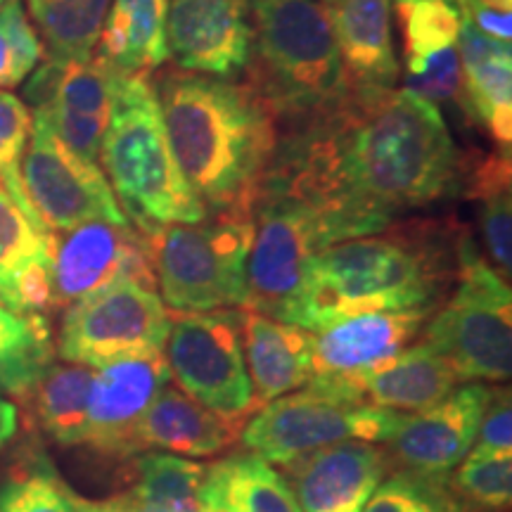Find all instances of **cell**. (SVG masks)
I'll return each instance as SVG.
<instances>
[{
  "instance_id": "6da1fadb",
  "label": "cell",
  "mask_w": 512,
  "mask_h": 512,
  "mask_svg": "<svg viewBox=\"0 0 512 512\" xmlns=\"http://www.w3.org/2000/svg\"><path fill=\"white\" fill-rule=\"evenodd\" d=\"M264 181L316 204L354 240L456 195L465 159L439 107L406 88H351L335 110L280 133Z\"/></svg>"
},
{
  "instance_id": "7a4b0ae2",
  "label": "cell",
  "mask_w": 512,
  "mask_h": 512,
  "mask_svg": "<svg viewBox=\"0 0 512 512\" xmlns=\"http://www.w3.org/2000/svg\"><path fill=\"white\" fill-rule=\"evenodd\" d=\"M171 150L207 214L254 211L278 147V121L247 83L166 72L155 83Z\"/></svg>"
},
{
  "instance_id": "3957f363",
  "label": "cell",
  "mask_w": 512,
  "mask_h": 512,
  "mask_svg": "<svg viewBox=\"0 0 512 512\" xmlns=\"http://www.w3.org/2000/svg\"><path fill=\"white\" fill-rule=\"evenodd\" d=\"M453 252L425 223L337 242L311 256L280 320L318 332L363 313L432 311L456 278Z\"/></svg>"
},
{
  "instance_id": "277c9868",
  "label": "cell",
  "mask_w": 512,
  "mask_h": 512,
  "mask_svg": "<svg viewBox=\"0 0 512 512\" xmlns=\"http://www.w3.org/2000/svg\"><path fill=\"white\" fill-rule=\"evenodd\" d=\"M247 86L275 121L302 124L351 93L325 5L313 0H252Z\"/></svg>"
},
{
  "instance_id": "5b68a950",
  "label": "cell",
  "mask_w": 512,
  "mask_h": 512,
  "mask_svg": "<svg viewBox=\"0 0 512 512\" xmlns=\"http://www.w3.org/2000/svg\"><path fill=\"white\" fill-rule=\"evenodd\" d=\"M98 164L126 219L145 238L209 216L171 150L150 74H121Z\"/></svg>"
},
{
  "instance_id": "8992f818",
  "label": "cell",
  "mask_w": 512,
  "mask_h": 512,
  "mask_svg": "<svg viewBox=\"0 0 512 512\" xmlns=\"http://www.w3.org/2000/svg\"><path fill=\"white\" fill-rule=\"evenodd\" d=\"M254 211H221L197 223H178L147 238L166 309L207 313L247 306V261Z\"/></svg>"
},
{
  "instance_id": "52a82bcc",
  "label": "cell",
  "mask_w": 512,
  "mask_h": 512,
  "mask_svg": "<svg viewBox=\"0 0 512 512\" xmlns=\"http://www.w3.org/2000/svg\"><path fill=\"white\" fill-rule=\"evenodd\" d=\"M456 290L430 318L425 344L460 380L505 382L512 373V294L465 238L456 245Z\"/></svg>"
},
{
  "instance_id": "ba28073f",
  "label": "cell",
  "mask_w": 512,
  "mask_h": 512,
  "mask_svg": "<svg viewBox=\"0 0 512 512\" xmlns=\"http://www.w3.org/2000/svg\"><path fill=\"white\" fill-rule=\"evenodd\" d=\"M344 240L342 228L316 204L271 181H261L254 200L245 309L280 320L311 256Z\"/></svg>"
},
{
  "instance_id": "9c48e42d",
  "label": "cell",
  "mask_w": 512,
  "mask_h": 512,
  "mask_svg": "<svg viewBox=\"0 0 512 512\" xmlns=\"http://www.w3.org/2000/svg\"><path fill=\"white\" fill-rule=\"evenodd\" d=\"M399 420L401 413L389 408L306 384L254 411L242 430V446L266 463L290 465L339 441L387 444Z\"/></svg>"
},
{
  "instance_id": "30bf717a",
  "label": "cell",
  "mask_w": 512,
  "mask_h": 512,
  "mask_svg": "<svg viewBox=\"0 0 512 512\" xmlns=\"http://www.w3.org/2000/svg\"><path fill=\"white\" fill-rule=\"evenodd\" d=\"M164 358L178 389L221 418H249L256 411L242 351V311L183 313L171 320Z\"/></svg>"
},
{
  "instance_id": "8fae6325",
  "label": "cell",
  "mask_w": 512,
  "mask_h": 512,
  "mask_svg": "<svg viewBox=\"0 0 512 512\" xmlns=\"http://www.w3.org/2000/svg\"><path fill=\"white\" fill-rule=\"evenodd\" d=\"M169 332L171 313L155 287L121 280L67 306L57 351L69 363L100 368L121 356L164 351Z\"/></svg>"
},
{
  "instance_id": "7c38bea8",
  "label": "cell",
  "mask_w": 512,
  "mask_h": 512,
  "mask_svg": "<svg viewBox=\"0 0 512 512\" xmlns=\"http://www.w3.org/2000/svg\"><path fill=\"white\" fill-rule=\"evenodd\" d=\"M29 140L22 157V188L48 233H64L91 221L131 223L100 164L69 150L38 114Z\"/></svg>"
},
{
  "instance_id": "4fadbf2b",
  "label": "cell",
  "mask_w": 512,
  "mask_h": 512,
  "mask_svg": "<svg viewBox=\"0 0 512 512\" xmlns=\"http://www.w3.org/2000/svg\"><path fill=\"white\" fill-rule=\"evenodd\" d=\"M121 72L100 60H48L27 76L24 100L69 150L98 164Z\"/></svg>"
},
{
  "instance_id": "5bb4252c",
  "label": "cell",
  "mask_w": 512,
  "mask_h": 512,
  "mask_svg": "<svg viewBox=\"0 0 512 512\" xmlns=\"http://www.w3.org/2000/svg\"><path fill=\"white\" fill-rule=\"evenodd\" d=\"M121 280L155 287L150 245L133 223L91 221L53 233V306H69Z\"/></svg>"
},
{
  "instance_id": "9a60e30c",
  "label": "cell",
  "mask_w": 512,
  "mask_h": 512,
  "mask_svg": "<svg viewBox=\"0 0 512 512\" xmlns=\"http://www.w3.org/2000/svg\"><path fill=\"white\" fill-rule=\"evenodd\" d=\"M432 311L363 313L313 332L309 387L366 401L361 380L411 347ZM368 403V401H366Z\"/></svg>"
},
{
  "instance_id": "2e32d148",
  "label": "cell",
  "mask_w": 512,
  "mask_h": 512,
  "mask_svg": "<svg viewBox=\"0 0 512 512\" xmlns=\"http://www.w3.org/2000/svg\"><path fill=\"white\" fill-rule=\"evenodd\" d=\"M491 399L484 384L456 387L446 399L418 413H401L387 441V453L403 472L422 482L441 484L472 451L479 422Z\"/></svg>"
},
{
  "instance_id": "e0dca14e",
  "label": "cell",
  "mask_w": 512,
  "mask_h": 512,
  "mask_svg": "<svg viewBox=\"0 0 512 512\" xmlns=\"http://www.w3.org/2000/svg\"><path fill=\"white\" fill-rule=\"evenodd\" d=\"M166 46L183 72L235 79L252 48V0H169Z\"/></svg>"
},
{
  "instance_id": "ac0fdd59",
  "label": "cell",
  "mask_w": 512,
  "mask_h": 512,
  "mask_svg": "<svg viewBox=\"0 0 512 512\" xmlns=\"http://www.w3.org/2000/svg\"><path fill=\"white\" fill-rule=\"evenodd\" d=\"M171 382L164 351L121 356L93 370L88 394L86 446L102 456H136V427Z\"/></svg>"
},
{
  "instance_id": "d6986e66",
  "label": "cell",
  "mask_w": 512,
  "mask_h": 512,
  "mask_svg": "<svg viewBox=\"0 0 512 512\" xmlns=\"http://www.w3.org/2000/svg\"><path fill=\"white\" fill-rule=\"evenodd\" d=\"M285 467L302 512H361L387 477L392 458L382 444L349 439Z\"/></svg>"
},
{
  "instance_id": "ffe728a7",
  "label": "cell",
  "mask_w": 512,
  "mask_h": 512,
  "mask_svg": "<svg viewBox=\"0 0 512 512\" xmlns=\"http://www.w3.org/2000/svg\"><path fill=\"white\" fill-rule=\"evenodd\" d=\"M463 17V15H460ZM463 107L494 138L498 150L512 143V50L510 43L479 31L463 17L458 34Z\"/></svg>"
},
{
  "instance_id": "44dd1931",
  "label": "cell",
  "mask_w": 512,
  "mask_h": 512,
  "mask_svg": "<svg viewBox=\"0 0 512 512\" xmlns=\"http://www.w3.org/2000/svg\"><path fill=\"white\" fill-rule=\"evenodd\" d=\"M242 351L256 408L297 392L311 380L313 332L299 325L245 309Z\"/></svg>"
},
{
  "instance_id": "7402d4cb",
  "label": "cell",
  "mask_w": 512,
  "mask_h": 512,
  "mask_svg": "<svg viewBox=\"0 0 512 512\" xmlns=\"http://www.w3.org/2000/svg\"><path fill=\"white\" fill-rule=\"evenodd\" d=\"M351 88H394L399 60L389 0H335L325 5Z\"/></svg>"
},
{
  "instance_id": "603a6c76",
  "label": "cell",
  "mask_w": 512,
  "mask_h": 512,
  "mask_svg": "<svg viewBox=\"0 0 512 512\" xmlns=\"http://www.w3.org/2000/svg\"><path fill=\"white\" fill-rule=\"evenodd\" d=\"M240 437V422L221 418L188 394L166 384L143 413L133 444L136 456L145 448H162L176 456H219Z\"/></svg>"
},
{
  "instance_id": "cb8c5ba5",
  "label": "cell",
  "mask_w": 512,
  "mask_h": 512,
  "mask_svg": "<svg viewBox=\"0 0 512 512\" xmlns=\"http://www.w3.org/2000/svg\"><path fill=\"white\" fill-rule=\"evenodd\" d=\"M460 377L444 356L425 342L403 349L387 366L361 380L363 399L396 413H418L446 399Z\"/></svg>"
},
{
  "instance_id": "d4e9b609",
  "label": "cell",
  "mask_w": 512,
  "mask_h": 512,
  "mask_svg": "<svg viewBox=\"0 0 512 512\" xmlns=\"http://www.w3.org/2000/svg\"><path fill=\"white\" fill-rule=\"evenodd\" d=\"M169 0H112L95 53L121 74H150L169 60Z\"/></svg>"
},
{
  "instance_id": "484cf974",
  "label": "cell",
  "mask_w": 512,
  "mask_h": 512,
  "mask_svg": "<svg viewBox=\"0 0 512 512\" xmlns=\"http://www.w3.org/2000/svg\"><path fill=\"white\" fill-rule=\"evenodd\" d=\"M200 501L207 512H302L285 475L254 453L209 465Z\"/></svg>"
},
{
  "instance_id": "4316f807",
  "label": "cell",
  "mask_w": 512,
  "mask_h": 512,
  "mask_svg": "<svg viewBox=\"0 0 512 512\" xmlns=\"http://www.w3.org/2000/svg\"><path fill=\"white\" fill-rule=\"evenodd\" d=\"M465 188L479 202V230L491 268L510 283L512 273V190L510 150L486 155L475 169H465Z\"/></svg>"
},
{
  "instance_id": "83f0119b",
  "label": "cell",
  "mask_w": 512,
  "mask_h": 512,
  "mask_svg": "<svg viewBox=\"0 0 512 512\" xmlns=\"http://www.w3.org/2000/svg\"><path fill=\"white\" fill-rule=\"evenodd\" d=\"M93 370L79 363L48 366L31 387L34 411L43 432L62 446L86 444L88 394H91Z\"/></svg>"
},
{
  "instance_id": "f1b7e54d",
  "label": "cell",
  "mask_w": 512,
  "mask_h": 512,
  "mask_svg": "<svg viewBox=\"0 0 512 512\" xmlns=\"http://www.w3.org/2000/svg\"><path fill=\"white\" fill-rule=\"evenodd\" d=\"M27 5L50 60H88L112 0H27Z\"/></svg>"
},
{
  "instance_id": "f546056e",
  "label": "cell",
  "mask_w": 512,
  "mask_h": 512,
  "mask_svg": "<svg viewBox=\"0 0 512 512\" xmlns=\"http://www.w3.org/2000/svg\"><path fill=\"white\" fill-rule=\"evenodd\" d=\"M53 358L50 330L41 313L19 316L0 306V392L27 394Z\"/></svg>"
},
{
  "instance_id": "4dcf8cb0",
  "label": "cell",
  "mask_w": 512,
  "mask_h": 512,
  "mask_svg": "<svg viewBox=\"0 0 512 512\" xmlns=\"http://www.w3.org/2000/svg\"><path fill=\"white\" fill-rule=\"evenodd\" d=\"M403 34L406 67L458 46L460 10L451 0H394Z\"/></svg>"
},
{
  "instance_id": "1f68e13d",
  "label": "cell",
  "mask_w": 512,
  "mask_h": 512,
  "mask_svg": "<svg viewBox=\"0 0 512 512\" xmlns=\"http://www.w3.org/2000/svg\"><path fill=\"white\" fill-rule=\"evenodd\" d=\"M46 259H53V233L38 228L0 188V299L19 271Z\"/></svg>"
},
{
  "instance_id": "d6a6232c",
  "label": "cell",
  "mask_w": 512,
  "mask_h": 512,
  "mask_svg": "<svg viewBox=\"0 0 512 512\" xmlns=\"http://www.w3.org/2000/svg\"><path fill=\"white\" fill-rule=\"evenodd\" d=\"M207 467L195 460L176 456V453H143L136 460V486L131 489L133 498L140 501H181L197 498L202 489V479Z\"/></svg>"
},
{
  "instance_id": "836d02e7",
  "label": "cell",
  "mask_w": 512,
  "mask_h": 512,
  "mask_svg": "<svg viewBox=\"0 0 512 512\" xmlns=\"http://www.w3.org/2000/svg\"><path fill=\"white\" fill-rule=\"evenodd\" d=\"M31 126H34V119H31V112L24 105V100L17 98L15 93L0 91V188L8 192L12 200L17 202V207L38 228H43L34 209L29 207L22 188V157L27 152Z\"/></svg>"
},
{
  "instance_id": "e575fe53",
  "label": "cell",
  "mask_w": 512,
  "mask_h": 512,
  "mask_svg": "<svg viewBox=\"0 0 512 512\" xmlns=\"http://www.w3.org/2000/svg\"><path fill=\"white\" fill-rule=\"evenodd\" d=\"M43 60V43L29 22L22 0H5L0 8V91L27 81Z\"/></svg>"
},
{
  "instance_id": "d590c367",
  "label": "cell",
  "mask_w": 512,
  "mask_h": 512,
  "mask_svg": "<svg viewBox=\"0 0 512 512\" xmlns=\"http://www.w3.org/2000/svg\"><path fill=\"white\" fill-rule=\"evenodd\" d=\"M81 501L72 489L60 482L55 472L27 470L10 477L0 486V512H83Z\"/></svg>"
},
{
  "instance_id": "8d00e7d4",
  "label": "cell",
  "mask_w": 512,
  "mask_h": 512,
  "mask_svg": "<svg viewBox=\"0 0 512 512\" xmlns=\"http://www.w3.org/2000/svg\"><path fill=\"white\" fill-rule=\"evenodd\" d=\"M453 486L477 508L508 510L512 501V456L467 453L456 467Z\"/></svg>"
},
{
  "instance_id": "74e56055",
  "label": "cell",
  "mask_w": 512,
  "mask_h": 512,
  "mask_svg": "<svg viewBox=\"0 0 512 512\" xmlns=\"http://www.w3.org/2000/svg\"><path fill=\"white\" fill-rule=\"evenodd\" d=\"M406 91L434 107L456 100L463 102V72H460L458 46L441 50L413 67H406Z\"/></svg>"
},
{
  "instance_id": "f35d334b",
  "label": "cell",
  "mask_w": 512,
  "mask_h": 512,
  "mask_svg": "<svg viewBox=\"0 0 512 512\" xmlns=\"http://www.w3.org/2000/svg\"><path fill=\"white\" fill-rule=\"evenodd\" d=\"M439 491L441 484L422 482L401 472L384 479L361 512H458Z\"/></svg>"
},
{
  "instance_id": "ab89813d",
  "label": "cell",
  "mask_w": 512,
  "mask_h": 512,
  "mask_svg": "<svg viewBox=\"0 0 512 512\" xmlns=\"http://www.w3.org/2000/svg\"><path fill=\"white\" fill-rule=\"evenodd\" d=\"M470 453L479 456H512V401L510 392H491L486 411L479 422L475 446Z\"/></svg>"
},
{
  "instance_id": "60d3db41",
  "label": "cell",
  "mask_w": 512,
  "mask_h": 512,
  "mask_svg": "<svg viewBox=\"0 0 512 512\" xmlns=\"http://www.w3.org/2000/svg\"><path fill=\"white\" fill-rule=\"evenodd\" d=\"M460 15L470 19L482 34L510 43L512 38V0H458Z\"/></svg>"
},
{
  "instance_id": "b9f144b4",
  "label": "cell",
  "mask_w": 512,
  "mask_h": 512,
  "mask_svg": "<svg viewBox=\"0 0 512 512\" xmlns=\"http://www.w3.org/2000/svg\"><path fill=\"white\" fill-rule=\"evenodd\" d=\"M17 432V408L15 403L5 401L0 396V448H3L8 441L15 437Z\"/></svg>"
},
{
  "instance_id": "7bdbcfd3",
  "label": "cell",
  "mask_w": 512,
  "mask_h": 512,
  "mask_svg": "<svg viewBox=\"0 0 512 512\" xmlns=\"http://www.w3.org/2000/svg\"><path fill=\"white\" fill-rule=\"evenodd\" d=\"M83 512H126L124 508L117 501L112 503H105V505H93V503H86V510Z\"/></svg>"
},
{
  "instance_id": "ee69618b",
  "label": "cell",
  "mask_w": 512,
  "mask_h": 512,
  "mask_svg": "<svg viewBox=\"0 0 512 512\" xmlns=\"http://www.w3.org/2000/svg\"><path fill=\"white\" fill-rule=\"evenodd\" d=\"M323 3H328V5H330V3H335V0H323Z\"/></svg>"
},
{
  "instance_id": "f6af8a7d",
  "label": "cell",
  "mask_w": 512,
  "mask_h": 512,
  "mask_svg": "<svg viewBox=\"0 0 512 512\" xmlns=\"http://www.w3.org/2000/svg\"><path fill=\"white\" fill-rule=\"evenodd\" d=\"M3 3H5V0H0V8H3Z\"/></svg>"
}]
</instances>
